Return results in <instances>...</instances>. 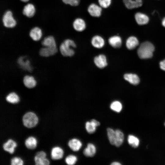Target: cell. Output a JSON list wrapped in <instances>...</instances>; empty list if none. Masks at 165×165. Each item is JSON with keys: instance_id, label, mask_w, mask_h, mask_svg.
<instances>
[{"instance_id": "obj_1", "label": "cell", "mask_w": 165, "mask_h": 165, "mask_svg": "<svg viewBox=\"0 0 165 165\" xmlns=\"http://www.w3.org/2000/svg\"><path fill=\"white\" fill-rule=\"evenodd\" d=\"M154 50V47L150 42H145L142 43L138 50V56L141 59H146L151 57Z\"/></svg>"}, {"instance_id": "obj_2", "label": "cell", "mask_w": 165, "mask_h": 165, "mask_svg": "<svg viewBox=\"0 0 165 165\" xmlns=\"http://www.w3.org/2000/svg\"><path fill=\"white\" fill-rule=\"evenodd\" d=\"M76 47V45L73 40L67 39L64 40L61 44L60 50L61 54L64 57H72L75 54V51L72 48Z\"/></svg>"}, {"instance_id": "obj_3", "label": "cell", "mask_w": 165, "mask_h": 165, "mask_svg": "<svg viewBox=\"0 0 165 165\" xmlns=\"http://www.w3.org/2000/svg\"><path fill=\"white\" fill-rule=\"evenodd\" d=\"M22 120L23 124L25 127L31 128L36 125L38 122V118L34 113L28 112L24 115Z\"/></svg>"}, {"instance_id": "obj_4", "label": "cell", "mask_w": 165, "mask_h": 165, "mask_svg": "<svg viewBox=\"0 0 165 165\" xmlns=\"http://www.w3.org/2000/svg\"><path fill=\"white\" fill-rule=\"evenodd\" d=\"M2 21L3 25L7 28H13L16 25V20L13 16L11 11L10 10L6 11L4 13L2 18Z\"/></svg>"}, {"instance_id": "obj_5", "label": "cell", "mask_w": 165, "mask_h": 165, "mask_svg": "<svg viewBox=\"0 0 165 165\" xmlns=\"http://www.w3.org/2000/svg\"><path fill=\"white\" fill-rule=\"evenodd\" d=\"M102 9L99 5L92 3L88 6L87 11L91 16L94 17H99L101 15Z\"/></svg>"}, {"instance_id": "obj_6", "label": "cell", "mask_w": 165, "mask_h": 165, "mask_svg": "<svg viewBox=\"0 0 165 165\" xmlns=\"http://www.w3.org/2000/svg\"><path fill=\"white\" fill-rule=\"evenodd\" d=\"M46 154L42 151L36 152L34 157V161L36 165H48L50 162L46 158Z\"/></svg>"}, {"instance_id": "obj_7", "label": "cell", "mask_w": 165, "mask_h": 165, "mask_svg": "<svg viewBox=\"0 0 165 165\" xmlns=\"http://www.w3.org/2000/svg\"><path fill=\"white\" fill-rule=\"evenodd\" d=\"M72 26L74 29L78 32L83 31L86 28V24L85 20L82 18L78 17L73 21Z\"/></svg>"}, {"instance_id": "obj_8", "label": "cell", "mask_w": 165, "mask_h": 165, "mask_svg": "<svg viewBox=\"0 0 165 165\" xmlns=\"http://www.w3.org/2000/svg\"><path fill=\"white\" fill-rule=\"evenodd\" d=\"M17 62L20 67L23 70L28 72L31 71L32 68L30 61L25 57H20L18 59Z\"/></svg>"}, {"instance_id": "obj_9", "label": "cell", "mask_w": 165, "mask_h": 165, "mask_svg": "<svg viewBox=\"0 0 165 165\" xmlns=\"http://www.w3.org/2000/svg\"><path fill=\"white\" fill-rule=\"evenodd\" d=\"M94 62L96 66L100 68H104L108 65L106 57L103 54L95 57L94 59Z\"/></svg>"}, {"instance_id": "obj_10", "label": "cell", "mask_w": 165, "mask_h": 165, "mask_svg": "<svg viewBox=\"0 0 165 165\" xmlns=\"http://www.w3.org/2000/svg\"><path fill=\"white\" fill-rule=\"evenodd\" d=\"M91 42L93 46L97 49L103 48L105 44L104 38L102 36L98 35L94 36L92 38Z\"/></svg>"}, {"instance_id": "obj_11", "label": "cell", "mask_w": 165, "mask_h": 165, "mask_svg": "<svg viewBox=\"0 0 165 165\" xmlns=\"http://www.w3.org/2000/svg\"><path fill=\"white\" fill-rule=\"evenodd\" d=\"M123 2L128 9H132L141 6L142 0H123Z\"/></svg>"}, {"instance_id": "obj_12", "label": "cell", "mask_w": 165, "mask_h": 165, "mask_svg": "<svg viewBox=\"0 0 165 165\" xmlns=\"http://www.w3.org/2000/svg\"><path fill=\"white\" fill-rule=\"evenodd\" d=\"M100 123L95 119H92L90 122L88 121L86 123V129L90 134L94 133L96 131V127L99 126Z\"/></svg>"}, {"instance_id": "obj_13", "label": "cell", "mask_w": 165, "mask_h": 165, "mask_svg": "<svg viewBox=\"0 0 165 165\" xmlns=\"http://www.w3.org/2000/svg\"><path fill=\"white\" fill-rule=\"evenodd\" d=\"M57 47L51 48L44 47L39 51L40 55L43 57H48L55 54L57 52Z\"/></svg>"}, {"instance_id": "obj_14", "label": "cell", "mask_w": 165, "mask_h": 165, "mask_svg": "<svg viewBox=\"0 0 165 165\" xmlns=\"http://www.w3.org/2000/svg\"><path fill=\"white\" fill-rule=\"evenodd\" d=\"M109 44L114 48H119L122 44V40L121 37L117 35L110 37L108 39Z\"/></svg>"}, {"instance_id": "obj_15", "label": "cell", "mask_w": 165, "mask_h": 165, "mask_svg": "<svg viewBox=\"0 0 165 165\" xmlns=\"http://www.w3.org/2000/svg\"><path fill=\"white\" fill-rule=\"evenodd\" d=\"M35 8L34 5L31 3H28L24 7L23 9V14L28 17H31L35 14Z\"/></svg>"}, {"instance_id": "obj_16", "label": "cell", "mask_w": 165, "mask_h": 165, "mask_svg": "<svg viewBox=\"0 0 165 165\" xmlns=\"http://www.w3.org/2000/svg\"><path fill=\"white\" fill-rule=\"evenodd\" d=\"M42 33L41 29L38 27H35L32 28L29 32V36L35 41H38L41 38Z\"/></svg>"}, {"instance_id": "obj_17", "label": "cell", "mask_w": 165, "mask_h": 165, "mask_svg": "<svg viewBox=\"0 0 165 165\" xmlns=\"http://www.w3.org/2000/svg\"><path fill=\"white\" fill-rule=\"evenodd\" d=\"M135 17L137 23L140 25L146 24L149 20V17L147 15L140 12L136 13Z\"/></svg>"}, {"instance_id": "obj_18", "label": "cell", "mask_w": 165, "mask_h": 165, "mask_svg": "<svg viewBox=\"0 0 165 165\" xmlns=\"http://www.w3.org/2000/svg\"><path fill=\"white\" fill-rule=\"evenodd\" d=\"M23 82L24 85L28 88L34 87L36 85V81L32 76L26 75L23 79Z\"/></svg>"}, {"instance_id": "obj_19", "label": "cell", "mask_w": 165, "mask_h": 165, "mask_svg": "<svg viewBox=\"0 0 165 165\" xmlns=\"http://www.w3.org/2000/svg\"><path fill=\"white\" fill-rule=\"evenodd\" d=\"M63 150L59 147H54L51 149V155L53 160H57L61 159L63 157Z\"/></svg>"}, {"instance_id": "obj_20", "label": "cell", "mask_w": 165, "mask_h": 165, "mask_svg": "<svg viewBox=\"0 0 165 165\" xmlns=\"http://www.w3.org/2000/svg\"><path fill=\"white\" fill-rule=\"evenodd\" d=\"M16 146V144L15 141L11 139H9L6 142L3 144L2 147L5 151L10 154H12L14 152V148Z\"/></svg>"}, {"instance_id": "obj_21", "label": "cell", "mask_w": 165, "mask_h": 165, "mask_svg": "<svg viewBox=\"0 0 165 165\" xmlns=\"http://www.w3.org/2000/svg\"><path fill=\"white\" fill-rule=\"evenodd\" d=\"M42 44L44 47H57L55 39L52 36H49L45 37L42 41Z\"/></svg>"}, {"instance_id": "obj_22", "label": "cell", "mask_w": 165, "mask_h": 165, "mask_svg": "<svg viewBox=\"0 0 165 165\" xmlns=\"http://www.w3.org/2000/svg\"><path fill=\"white\" fill-rule=\"evenodd\" d=\"M124 79L128 82L130 84L137 85L140 82V79L138 76L135 74L127 73L124 75Z\"/></svg>"}, {"instance_id": "obj_23", "label": "cell", "mask_w": 165, "mask_h": 165, "mask_svg": "<svg viewBox=\"0 0 165 165\" xmlns=\"http://www.w3.org/2000/svg\"><path fill=\"white\" fill-rule=\"evenodd\" d=\"M68 145L72 151H77L82 147V143L79 139L73 138L69 140L68 142Z\"/></svg>"}, {"instance_id": "obj_24", "label": "cell", "mask_w": 165, "mask_h": 165, "mask_svg": "<svg viewBox=\"0 0 165 165\" xmlns=\"http://www.w3.org/2000/svg\"><path fill=\"white\" fill-rule=\"evenodd\" d=\"M96 148L93 144L90 143L87 144V147L83 150L84 155L87 157H92L95 155Z\"/></svg>"}, {"instance_id": "obj_25", "label": "cell", "mask_w": 165, "mask_h": 165, "mask_svg": "<svg viewBox=\"0 0 165 165\" xmlns=\"http://www.w3.org/2000/svg\"><path fill=\"white\" fill-rule=\"evenodd\" d=\"M139 44L138 39L134 36L129 37L126 41V46L129 50H132L135 48Z\"/></svg>"}, {"instance_id": "obj_26", "label": "cell", "mask_w": 165, "mask_h": 165, "mask_svg": "<svg viewBox=\"0 0 165 165\" xmlns=\"http://www.w3.org/2000/svg\"><path fill=\"white\" fill-rule=\"evenodd\" d=\"M115 133V145L119 147L122 144L123 141L124 136L123 133L119 130H116Z\"/></svg>"}, {"instance_id": "obj_27", "label": "cell", "mask_w": 165, "mask_h": 165, "mask_svg": "<svg viewBox=\"0 0 165 165\" xmlns=\"http://www.w3.org/2000/svg\"><path fill=\"white\" fill-rule=\"evenodd\" d=\"M37 143V140L35 138L30 136L25 140V145L27 148L34 149L36 147Z\"/></svg>"}, {"instance_id": "obj_28", "label": "cell", "mask_w": 165, "mask_h": 165, "mask_svg": "<svg viewBox=\"0 0 165 165\" xmlns=\"http://www.w3.org/2000/svg\"><path fill=\"white\" fill-rule=\"evenodd\" d=\"M6 99L8 102L12 104L17 103L20 101L19 96L14 92H11L8 94L6 97Z\"/></svg>"}, {"instance_id": "obj_29", "label": "cell", "mask_w": 165, "mask_h": 165, "mask_svg": "<svg viewBox=\"0 0 165 165\" xmlns=\"http://www.w3.org/2000/svg\"><path fill=\"white\" fill-rule=\"evenodd\" d=\"M108 137L109 142L112 145H115L116 133L112 128H108L107 129Z\"/></svg>"}, {"instance_id": "obj_30", "label": "cell", "mask_w": 165, "mask_h": 165, "mask_svg": "<svg viewBox=\"0 0 165 165\" xmlns=\"http://www.w3.org/2000/svg\"><path fill=\"white\" fill-rule=\"evenodd\" d=\"M128 142L129 145L134 148L137 147L139 144V139L137 137L131 135H129Z\"/></svg>"}, {"instance_id": "obj_31", "label": "cell", "mask_w": 165, "mask_h": 165, "mask_svg": "<svg viewBox=\"0 0 165 165\" xmlns=\"http://www.w3.org/2000/svg\"><path fill=\"white\" fill-rule=\"evenodd\" d=\"M110 108L112 110L117 112H119L122 109V105L120 102L116 101L111 103L110 105Z\"/></svg>"}, {"instance_id": "obj_32", "label": "cell", "mask_w": 165, "mask_h": 165, "mask_svg": "<svg viewBox=\"0 0 165 165\" xmlns=\"http://www.w3.org/2000/svg\"><path fill=\"white\" fill-rule=\"evenodd\" d=\"M77 160V158L75 156L70 155L68 156L65 158V161L67 164L73 165L76 163Z\"/></svg>"}, {"instance_id": "obj_33", "label": "cell", "mask_w": 165, "mask_h": 165, "mask_svg": "<svg viewBox=\"0 0 165 165\" xmlns=\"http://www.w3.org/2000/svg\"><path fill=\"white\" fill-rule=\"evenodd\" d=\"M98 5L102 8L106 9L111 5L112 0H98Z\"/></svg>"}, {"instance_id": "obj_34", "label": "cell", "mask_w": 165, "mask_h": 165, "mask_svg": "<svg viewBox=\"0 0 165 165\" xmlns=\"http://www.w3.org/2000/svg\"><path fill=\"white\" fill-rule=\"evenodd\" d=\"M23 162L20 158L15 157L12 158L11 160V165H22Z\"/></svg>"}, {"instance_id": "obj_35", "label": "cell", "mask_w": 165, "mask_h": 165, "mask_svg": "<svg viewBox=\"0 0 165 165\" xmlns=\"http://www.w3.org/2000/svg\"><path fill=\"white\" fill-rule=\"evenodd\" d=\"M62 0L64 3L73 6H78L80 2V0Z\"/></svg>"}, {"instance_id": "obj_36", "label": "cell", "mask_w": 165, "mask_h": 165, "mask_svg": "<svg viewBox=\"0 0 165 165\" xmlns=\"http://www.w3.org/2000/svg\"><path fill=\"white\" fill-rule=\"evenodd\" d=\"M160 65L161 69L165 71V59L161 61L160 62Z\"/></svg>"}, {"instance_id": "obj_37", "label": "cell", "mask_w": 165, "mask_h": 165, "mask_svg": "<svg viewBox=\"0 0 165 165\" xmlns=\"http://www.w3.org/2000/svg\"><path fill=\"white\" fill-rule=\"evenodd\" d=\"M111 165H121V164L117 162H114L112 163Z\"/></svg>"}, {"instance_id": "obj_38", "label": "cell", "mask_w": 165, "mask_h": 165, "mask_svg": "<svg viewBox=\"0 0 165 165\" xmlns=\"http://www.w3.org/2000/svg\"><path fill=\"white\" fill-rule=\"evenodd\" d=\"M162 23L163 26L165 27V17L163 19Z\"/></svg>"}, {"instance_id": "obj_39", "label": "cell", "mask_w": 165, "mask_h": 165, "mask_svg": "<svg viewBox=\"0 0 165 165\" xmlns=\"http://www.w3.org/2000/svg\"><path fill=\"white\" fill-rule=\"evenodd\" d=\"M20 0L24 2H26L29 1V0Z\"/></svg>"}, {"instance_id": "obj_40", "label": "cell", "mask_w": 165, "mask_h": 165, "mask_svg": "<svg viewBox=\"0 0 165 165\" xmlns=\"http://www.w3.org/2000/svg\"><path fill=\"white\" fill-rule=\"evenodd\" d=\"M164 125H165V124H164Z\"/></svg>"}]
</instances>
